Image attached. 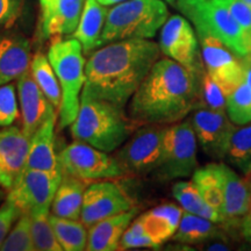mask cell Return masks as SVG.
<instances>
[{
  "label": "cell",
  "instance_id": "6da1fadb",
  "mask_svg": "<svg viewBox=\"0 0 251 251\" xmlns=\"http://www.w3.org/2000/svg\"><path fill=\"white\" fill-rule=\"evenodd\" d=\"M161 55L159 45L150 39L103 45L87 59L81 94L125 108Z\"/></svg>",
  "mask_w": 251,
  "mask_h": 251
},
{
  "label": "cell",
  "instance_id": "7a4b0ae2",
  "mask_svg": "<svg viewBox=\"0 0 251 251\" xmlns=\"http://www.w3.org/2000/svg\"><path fill=\"white\" fill-rule=\"evenodd\" d=\"M205 71L159 58L130 98L128 115L137 126H169L184 120L198 107L200 77Z\"/></svg>",
  "mask_w": 251,
  "mask_h": 251
},
{
  "label": "cell",
  "instance_id": "3957f363",
  "mask_svg": "<svg viewBox=\"0 0 251 251\" xmlns=\"http://www.w3.org/2000/svg\"><path fill=\"white\" fill-rule=\"evenodd\" d=\"M70 126L76 141L113 152L129 139L137 125L120 106L81 94L79 111Z\"/></svg>",
  "mask_w": 251,
  "mask_h": 251
},
{
  "label": "cell",
  "instance_id": "277c9868",
  "mask_svg": "<svg viewBox=\"0 0 251 251\" xmlns=\"http://www.w3.org/2000/svg\"><path fill=\"white\" fill-rule=\"evenodd\" d=\"M169 19L164 0H125L106 18L100 47L130 39H152Z\"/></svg>",
  "mask_w": 251,
  "mask_h": 251
},
{
  "label": "cell",
  "instance_id": "5b68a950",
  "mask_svg": "<svg viewBox=\"0 0 251 251\" xmlns=\"http://www.w3.org/2000/svg\"><path fill=\"white\" fill-rule=\"evenodd\" d=\"M48 58L54 68L62 91L59 126L68 127L76 119L81 91L85 85V58L83 47L75 37L57 39L50 46Z\"/></svg>",
  "mask_w": 251,
  "mask_h": 251
},
{
  "label": "cell",
  "instance_id": "8992f818",
  "mask_svg": "<svg viewBox=\"0 0 251 251\" xmlns=\"http://www.w3.org/2000/svg\"><path fill=\"white\" fill-rule=\"evenodd\" d=\"M175 5L194 25L198 36L216 37L240 58H246L249 54L243 29L221 1L176 0Z\"/></svg>",
  "mask_w": 251,
  "mask_h": 251
},
{
  "label": "cell",
  "instance_id": "52a82bcc",
  "mask_svg": "<svg viewBox=\"0 0 251 251\" xmlns=\"http://www.w3.org/2000/svg\"><path fill=\"white\" fill-rule=\"evenodd\" d=\"M198 141L191 119L169 125L163 137V158L157 169L162 179L186 178L198 169Z\"/></svg>",
  "mask_w": 251,
  "mask_h": 251
},
{
  "label": "cell",
  "instance_id": "ba28073f",
  "mask_svg": "<svg viewBox=\"0 0 251 251\" xmlns=\"http://www.w3.org/2000/svg\"><path fill=\"white\" fill-rule=\"evenodd\" d=\"M57 156L62 174L81 180L113 179L127 174L115 156L76 140Z\"/></svg>",
  "mask_w": 251,
  "mask_h": 251
},
{
  "label": "cell",
  "instance_id": "9c48e42d",
  "mask_svg": "<svg viewBox=\"0 0 251 251\" xmlns=\"http://www.w3.org/2000/svg\"><path fill=\"white\" fill-rule=\"evenodd\" d=\"M61 179L62 174L25 168L8 190L7 200L23 213L48 214Z\"/></svg>",
  "mask_w": 251,
  "mask_h": 251
},
{
  "label": "cell",
  "instance_id": "30bf717a",
  "mask_svg": "<svg viewBox=\"0 0 251 251\" xmlns=\"http://www.w3.org/2000/svg\"><path fill=\"white\" fill-rule=\"evenodd\" d=\"M118 150L117 159L126 172L148 174L159 168L163 158L162 125H143Z\"/></svg>",
  "mask_w": 251,
  "mask_h": 251
},
{
  "label": "cell",
  "instance_id": "8fae6325",
  "mask_svg": "<svg viewBox=\"0 0 251 251\" xmlns=\"http://www.w3.org/2000/svg\"><path fill=\"white\" fill-rule=\"evenodd\" d=\"M159 48L163 55L196 72L205 71L199 42L190 21L181 15H172L161 28Z\"/></svg>",
  "mask_w": 251,
  "mask_h": 251
},
{
  "label": "cell",
  "instance_id": "7c38bea8",
  "mask_svg": "<svg viewBox=\"0 0 251 251\" xmlns=\"http://www.w3.org/2000/svg\"><path fill=\"white\" fill-rule=\"evenodd\" d=\"M201 58L209 77L228 97L243 83L244 65L240 58L216 37L199 35Z\"/></svg>",
  "mask_w": 251,
  "mask_h": 251
},
{
  "label": "cell",
  "instance_id": "4fadbf2b",
  "mask_svg": "<svg viewBox=\"0 0 251 251\" xmlns=\"http://www.w3.org/2000/svg\"><path fill=\"white\" fill-rule=\"evenodd\" d=\"M133 208V200L120 185L108 180L98 181L85 188L80 221L90 228L100 220Z\"/></svg>",
  "mask_w": 251,
  "mask_h": 251
},
{
  "label": "cell",
  "instance_id": "5bb4252c",
  "mask_svg": "<svg viewBox=\"0 0 251 251\" xmlns=\"http://www.w3.org/2000/svg\"><path fill=\"white\" fill-rule=\"evenodd\" d=\"M190 119L202 151L214 159H224L229 137L235 128L227 113L198 107Z\"/></svg>",
  "mask_w": 251,
  "mask_h": 251
},
{
  "label": "cell",
  "instance_id": "9a60e30c",
  "mask_svg": "<svg viewBox=\"0 0 251 251\" xmlns=\"http://www.w3.org/2000/svg\"><path fill=\"white\" fill-rule=\"evenodd\" d=\"M29 143L23 128L12 125L0 129V187L9 190L26 168Z\"/></svg>",
  "mask_w": 251,
  "mask_h": 251
},
{
  "label": "cell",
  "instance_id": "2e32d148",
  "mask_svg": "<svg viewBox=\"0 0 251 251\" xmlns=\"http://www.w3.org/2000/svg\"><path fill=\"white\" fill-rule=\"evenodd\" d=\"M18 93L23 119V130L27 137L33 136L56 108L41 91L28 70L18 78Z\"/></svg>",
  "mask_w": 251,
  "mask_h": 251
},
{
  "label": "cell",
  "instance_id": "e0dca14e",
  "mask_svg": "<svg viewBox=\"0 0 251 251\" xmlns=\"http://www.w3.org/2000/svg\"><path fill=\"white\" fill-rule=\"evenodd\" d=\"M224 180L222 227L236 228L251 202V191L246 178H242L230 165L220 163Z\"/></svg>",
  "mask_w": 251,
  "mask_h": 251
},
{
  "label": "cell",
  "instance_id": "ac0fdd59",
  "mask_svg": "<svg viewBox=\"0 0 251 251\" xmlns=\"http://www.w3.org/2000/svg\"><path fill=\"white\" fill-rule=\"evenodd\" d=\"M30 42L15 33L0 34V86L20 78L30 67Z\"/></svg>",
  "mask_w": 251,
  "mask_h": 251
},
{
  "label": "cell",
  "instance_id": "d6986e66",
  "mask_svg": "<svg viewBox=\"0 0 251 251\" xmlns=\"http://www.w3.org/2000/svg\"><path fill=\"white\" fill-rule=\"evenodd\" d=\"M55 124L56 112L52 113L30 137L26 168L62 174L55 150Z\"/></svg>",
  "mask_w": 251,
  "mask_h": 251
},
{
  "label": "cell",
  "instance_id": "ffe728a7",
  "mask_svg": "<svg viewBox=\"0 0 251 251\" xmlns=\"http://www.w3.org/2000/svg\"><path fill=\"white\" fill-rule=\"evenodd\" d=\"M137 214V209L109 216L91 226L89 228L86 250L114 251L120 249V241L126 229Z\"/></svg>",
  "mask_w": 251,
  "mask_h": 251
},
{
  "label": "cell",
  "instance_id": "44dd1931",
  "mask_svg": "<svg viewBox=\"0 0 251 251\" xmlns=\"http://www.w3.org/2000/svg\"><path fill=\"white\" fill-rule=\"evenodd\" d=\"M183 212V208L176 203H164L146 212L137 219L143 226L147 236L156 247H159L177 231Z\"/></svg>",
  "mask_w": 251,
  "mask_h": 251
},
{
  "label": "cell",
  "instance_id": "7402d4cb",
  "mask_svg": "<svg viewBox=\"0 0 251 251\" xmlns=\"http://www.w3.org/2000/svg\"><path fill=\"white\" fill-rule=\"evenodd\" d=\"M86 0H56L47 13L42 14L45 36L74 34L79 24Z\"/></svg>",
  "mask_w": 251,
  "mask_h": 251
},
{
  "label": "cell",
  "instance_id": "603a6c76",
  "mask_svg": "<svg viewBox=\"0 0 251 251\" xmlns=\"http://www.w3.org/2000/svg\"><path fill=\"white\" fill-rule=\"evenodd\" d=\"M108 9L98 0H86L79 24L74 37L80 42L85 52H91L100 47V39L105 27Z\"/></svg>",
  "mask_w": 251,
  "mask_h": 251
},
{
  "label": "cell",
  "instance_id": "cb8c5ba5",
  "mask_svg": "<svg viewBox=\"0 0 251 251\" xmlns=\"http://www.w3.org/2000/svg\"><path fill=\"white\" fill-rule=\"evenodd\" d=\"M85 188V180L62 174V179L50 207L51 214L64 219L79 220Z\"/></svg>",
  "mask_w": 251,
  "mask_h": 251
},
{
  "label": "cell",
  "instance_id": "d4e9b609",
  "mask_svg": "<svg viewBox=\"0 0 251 251\" xmlns=\"http://www.w3.org/2000/svg\"><path fill=\"white\" fill-rule=\"evenodd\" d=\"M221 224H216L202 216L183 212L177 231L172 237L184 244H198L222 236Z\"/></svg>",
  "mask_w": 251,
  "mask_h": 251
},
{
  "label": "cell",
  "instance_id": "484cf974",
  "mask_svg": "<svg viewBox=\"0 0 251 251\" xmlns=\"http://www.w3.org/2000/svg\"><path fill=\"white\" fill-rule=\"evenodd\" d=\"M192 181L202 199L221 215L224 207V180L220 163H211L198 168L192 175Z\"/></svg>",
  "mask_w": 251,
  "mask_h": 251
},
{
  "label": "cell",
  "instance_id": "4316f807",
  "mask_svg": "<svg viewBox=\"0 0 251 251\" xmlns=\"http://www.w3.org/2000/svg\"><path fill=\"white\" fill-rule=\"evenodd\" d=\"M224 159L246 178L251 176V125L235 126Z\"/></svg>",
  "mask_w": 251,
  "mask_h": 251
},
{
  "label": "cell",
  "instance_id": "83f0119b",
  "mask_svg": "<svg viewBox=\"0 0 251 251\" xmlns=\"http://www.w3.org/2000/svg\"><path fill=\"white\" fill-rule=\"evenodd\" d=\"M49 221L62 250H86L89 230L83 222L79 220L59 218L54 214H49Z\"/></svg>",
  "mask_w": 251,
  "mask_h": 251
},
{
  "label": "cell",
  "instance_id": "f1b7e54d",
  "mask_svg": "<svg viewBox=\"0 0 251 251\" xmlns=\"http://www.w3.org/2000/svg\"><path fill=\"white\" fill-rule=\"evenodd\" d=\"M172 196L185 212L202 216L216 224H221L222 218L219 212L202 199L201 194L193 181H177L172 186Z\"/></svg>",
  "mask_w": 251,
  "mask_h": 251
},
{
  "label": "cell",
  "instance_id": "f546056e",
  "mask_svg": "<svg viewBox=\"0 0 251 251\" xmlns=\"http://www.w3.org/2000/svg\"><path fill=\"white\" fill-rule=\"evenodd\" d=\"M29 71L34 80L55 108H59L62 91L54 68L45 54L39 52L31 58Z\"/></svg>",
  "mask_w": 251,
  "mask_h": 251
},
{
  "label": "cell",
  "instance_id": "4dcf8cb0",
  "mask_svg": "<svg viewBox=\"0 0 251 251\" xmlns=\"http://www.w3.org/2000/svg\"><path fill=\"white\" fill-rule=\"evenodd\" d=\"M226 113L235 126L251 124V89L244 81L227 97Z\"/></svg>",
  "mask_w": 251,
  "mask_h": 251
},
{
  "label": "cell",
  "instance_id": "1f68e13d",
  "mask_svg": "<svg viewBox=\"0 0 251 251\" xmlns=\"http://www.w3.org/2000/svg\"><path fill=\"white\" fill-rule=\"evenodd\" d=\"M31 218L28 213H23L5 238L0 251H35L31 238Z\"/></svg>",
  "mask_w": 251,
  "mask_h": 251
},
{
  "label": "cell",
  "instance_id": "d6a6232c",
  "mask_svg": "<svg viewBox=\"0 0 251 251\" xmlns=\"http://www.w3.org/2000/svg\"><path fill=\"white\" fill-rule=\"evenodd\" d=\"M49 214L30 215L31 238L36 251H62L49 221Z\"/></svg>",
  "mask_w": 251,
  "mask_h": 251
},
{
  "label": "cell",
  "instance_id": "836d02e7",
  "mask_svg": "<svg viewBox=\"0 0 251 251\" xmlns=\"http://www.w3.org/2000/svg\"><path fill=\"white\" fill-rule=\"evenodd\" d=\"M226 103H227L226 94L222 92L218 84L209 77L207 71L203 72L201 77H200L198 107L208 108L218 112H226Z\"/></svg>",
  "mask_w": 251,
  "mask_h": 251
},
{
  "label": "cell",
  "instance_id": "e575fe53",
  "mask_svg": "<svg viewBox=\"0 0 251 251\" xmlns=\"http://www.w3.org/2000/svg\"><path fill=\"white\" fill-rule=\"evenodd\" d=\"M19 118L17 92L13 84L0 86V128L12 126Z\"/></svg>",
  "mask_w": 251,
  "mask_h": 251
},
{
  "label": "cell",
  "instance_id": "d590c367",
  "mask_svg": "<svg viewBox=\"0 0 251 251\" xmlns=\"http://www.w3.org/2000/svg\"><path fill=\"white\" fill-rule=\"evenodd\" d=\"M219 1H221L228 8L236 23L243 29L248 50H249V54L243 59L251 62V6L248 5L244 0H219Z\"/></svg>",
  "mask_w": 251,
  "mask_h": 251
},
{
  "label": "cell",
  "instance_id": "8d00e7d4",
  "mask_svg": "<svg viewBox=\"0 0 251 251\" xmlns=\"http://www.w3.org/2000/svg\"><path fill=\"white\" fill-rule=\"evenodd\" d=\"M120 248L122 249H135V248H157L155 243L144 233L143 226L139 219H134L126 229L120 241Z\"/></svg>",
  "mask_w": 251,
  "mask_h": 251
},
{
  "label": "cell",
  "instance_id": "74e56055",
  "mask_svg": "<svg viewBox=\"0 0 251 251\" xmlns=\"http://www.w3.org/2000/svg\"><path fill=\"white\" fill-rule=\"evenodd\" d=\"M21 214H23L21 209L18 208L9 200H6V202L0 206V247L2 246L9 230L18 221Z\"/></svg>",
  "mask_w": 251,
  "mask_h": 251
},
{
  "label": "cell",
  "instance_id": "f35d334b",
  "mask_svg": "<svg viewBox=\"0 0 251 251\" xmlns=\"http://www.w3.org/2000/svg\"><path fill=\"white\" fill-rule=\"evenodd\" d=\"M23 4L24 0H0V27H9L15 23Z\"/></svg>",
  "mask_w": 251,
  "mask_h": 251
},
{
  "label": "cell",
  "instance_id": "ab89813d",
  "mask_svg": "<svg viewBox=\"0 0 251 251\" xmlns=\"http://www.w3.org/2000/svg\"><path fill=\"white\" fill-rule=\"evenodd\" d=\"M238 228H240L241 235H242L244 240L251 243V202L247 213L243 215L242 220H241L240 227Z\"/></svg>",
  "mask_w": 251,
  "mask_h": 251
},
{
  "label": "cell",
  "instance_id": "60d3db41",
  "mask_svg": "<svg viewBox=\"0 0 251 251\" xmlns=\"http://www.w3.org/2000/svg\"><path fill=\"white\" fill-rule=\"evenodd\" d=\"M244 65V78L243 81L251 89V62H248L246 59H242Z\"/></svg>",
  "mask_w": 251,
  "mask_h": 251
},
{
  "label": "cell",
  "instance_id": "b9f144b4",
  "mask_svg": "<svg viewBox=\"0 0 251 251\" xmlns=\"http://www.w3.org/2000/svg\"><path fill=\"white\" fill-rule=\"evenodd\" d=\"M56 0H40V5H41V9H42V14L47 13L49 11L50 7L54 5V2Z\"/></svg>",
  "mask_w": 251,
  "mask_h": 251
},
{
  "label": "cell",
  "instance_id": "7bdbcfd3",
  "mask_svg": "<svg viewBox=\"0 0 251 251\" xmlns=\"http://www.w3.org/2000/svg\"><path fill=\"white\" fill-rule=\"evenodd\" d=\"M100 4L105 5V6H109V5H117L119 2L125 1V0H98Z\"/></svg>",
  "mask_w": 251,
  "mask_h": 251
},
{
  "label": "cell",
  "instance_id": "ee69618b",
  "mask_svg": "<svg viewBox=\"0 0 251 251\" xmlns=\"http://www.w3.org/2000/svg\"><path fill=\"white\" fill-rule=\"evenodd\" d=\"M244 178H246V177H244ZM246 179L248 181V184H249V187H250V191H251V176H249V177H247Z\"/></svg>",
  "mask_w": 251,
  "mask_h": 251
},
{
  "label": "cell",
  "instance_id": "f6af8a7d",
  "mask_svg": "<svg viewBox=\"0 0 251 251\" xmlns=\"http://www.w3.org/2000/svg\"><path fill=\"white\" fill-rule=\"evenodd\" d=\"M164 1L169 2V4H171V5H175L176 4V0H164Z\"/></svg>",
  "mask_w": 251,
  "mask_h": 251
},
{
  "label": "cell",
  "instance_id": "bcb514c9",
  "mask_svg": "<svg viewBox=\"0 0 251 251\" xmlns=\"http://www.w3.org/2000/svg\"><path fill=\"white\" fill-rule=\"evenodd\" d=\"M1 188H2V187H0V200H1L2 197H4V192H2Z\"/></svg>",
  "mask_w": 251,
  "mask_h": 251
},
{
  "label": "cell",
  "instance_id": "7dc6e473",
  "mask_svg": "<svg viewBox=\"0 0 251 251\" xmlns=\"http://www.w3.org/2000/svg\"><path fill=\"white\" fill-rule=\"evenodd\" d=\"M244 1H246L249 6H251V0H244Z\"/></svg>",
  "mask_w": 251,
  "mask_h": 251
}]
</instances>
